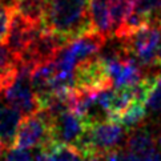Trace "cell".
<instances>
[{
	"instance_id": "484cf974",
	"label": "cell",
	"mask_w": 161,
	"mask_h": 161,
	"mask_svg": "<svg viewBox=\"0 0 161 161\" xmlns=\"http://www.w3.org/2000/svg\"><path fill=\"white\" fill-rule=\"evenodd\" d=\"M158 142H160V147H161V136H160V141Z\"/></svg>"
},
{
	"instance_id": "ffe728a7",
	"label": "cell",
	"mask_w": 161,
	"mask_h": 161,
	"mask_svg": "<svg viewBox=\"0 0 161 161\" xmlns=\"http://www.w3.org/2000/svg\"><path fill=\"white\" fill-rule=\"evenodd\" d=\"M108 161H140V160L130 152H124L121 149H117V151H114L108 156Z\"/></svg>"
},
{
	"instance_id": "603a6c76",
	"label": "cell",
	"mask_w": 161,
	"mask_h": 161,
	"mask_svg": "<svg viewBox=\"0 0 161 161\" xmlns=\"http://www.w3.org/2000/svg\"><path fill=\"white\" fill-rule=\"evenodd\" d=\"M161 30V28H160ZM156 65L161 68V40H160V47H158V51H157V57H156Z\"/></svg>"
},
{
	"instance_id": "4fadbf2b",
	"label": "cell",
	"mask_w": 161,
	"mask_h": 161,
	"mask_svg": "<svg viewBox=\"0 0 161 161\" xmlns=\"http://www.w3.org/2000/svg\"><path fill=\"white\" fill-rule=\"evenodd\" d=\"M133 12L141 16L147 25L161 28V0H136Z\"/></svg>"
},
{
	"instance_id": "ac0fdd59",
	"label": "cell",
	"mask_w": 161,
	"mask_h": 161,
	"mask_svg": "<svg viewBox=\"0 0 161 161\" xmlns=\"http://www.w3.org/2000/svg\"><path fill=\"white\" fill-rule=\"evenodd\" d=\"M12 14L14 11L8 9L0 3V44L7 40L11 20H12Z\"/></svg>"
},
{
	"instance_id": "8fae6325",
	"label": "cell",
	"mask_w": 161,
	"mask_h": 161,
	"mask_svg": "<svg viewBox=\"0 0 161 161\" xmlns=\"http://www.w3.org/2000/svg\"><path fill=\"white\" fill-rule=\"evenodd\" d=\"M19 71V59L5 45L0 44V92L14 84Z\"/></svg>"
},
{
	"instance_id": "5b68a950",
	"label": "cell",
	"mask_w": 161,
	"mask_h": 161,
	"mask_svg": "<svg viewBox=\"0 0 161 161\" xmlns=\"http://www.w3.org/2000/svg\"><path fill=\"white\" fill-rule=\"evenodd\" d=\"M31 75L32 71L30 68L19 64L18 76L14 84L4 91V99L11 107L23 114V117L31 116L40 112V105L37 97L31 85Z\"/></svg>"
},
{
	"instance_id": "d6986e66",
	"label": "cell",
	"mask_w": 161,
	"mask_h": 161,
	"mask_svg": "<svg viewBox=\"0 0 161 161\" xmlns=\"http://www.w3.org/2000/svg\"><path fill=\"white\" fill-rule=\"evenodd\" d=\"M4 161H32L31 153L27 152L25 149H9V151L5 153Z\"/></svg>"
},
{
	"instance_id": "2e32d148",
	"label": "cell",
	"mask_w": 161,
	"mask_h": 161,
	"mask_svg": "<svg viewBox=\"0 0 161 161\" xmlns=\"http://www.w3.org/2000/svg\"><path fill=\"white\" fill-rule=\"evenodd\" d=\"M147 104L144 101H140V100H136L133 104L129 107V109L126 111L121 117L117 120V124L123 125L124 128L129 129H133L135 126L140 125L144 120H145V116H147Z\"/></svg>"
},
{
	"instance_id": "30bf717a",
	"label": "cell",
	"mask_w": 161,
	"mask_h": 161,
	"mask_svg": "<svg viewBox=\"0 0 161 161\" xmlns=\"http://www.w3.org/2000/svg\"><path fill=\"white\" fill-rule=\"evenodd\" d=\"M89 18L92 28L108 39L113 35L111 20V0H89Z\"/></svg>"
},
{
	"instance_id": "d4e9b609",
	"label": "cell",
	"mask_w": 161,
	"mask_h": 161,
	"mask_svg": "<svg viewBox=\"0 0 161 161\" xmlns=\"http://www.w3.org/2000/svg\"><path fill=\"white\" fill-rule=\"evenodd\" d=\"M2 99H3V92H0V101H2Z\"/></svg>"
},
{
	"instance_id": "e0dca14e",
	"label": "cell",
	"mask_w": 161,
	"mask_h": 161,
	"mask_svg": "<svg viewBox=\"0 0 161 161\" xmlns=\"http://www.w3.org/2000/svg\"><path fill=\"white\" fill-rule=\"evenodd\" d=\"M147 105L153 112H161V72L154 75L153 85L148 96Z\"/></svg>"
},
{
	"instance_id": "7402d4cb",
	"label": "cell",
	"mask_w": 161,
	"mask_h": 161,
	"mask_svg": "<svg viewBox=\"0 0 161 161\" xmlns=\"http://www.w3.org/2000/svg\"><path fill=\"white\" fill-rule=\"evenodd\" d=\"M32 161H48L47 160V157H45V154L42 152V151H39L37 153H36V156L33 157V160Z\"/></svg>"
},
{
	"instance_id": "8992f818",
	"label": "cell",
	"mask_w": 161,
	"mask_h": 161,
	"mask_svg": "<svg viewBox=\"0 0 161 161\" xmlns=\"http://www.w3.org/2000/svg\"><path fill=\"white\" fill-rule=\"evenodd\" d=\"M51 141H53L51 119L45 111H40L23 119L16 136L15 147L25 151L35 147L42 149Z\"/></svg>"
},
{
	"instance_id": "ba28073f",
	"label": "cell",
	"mask_w": 161,
	"mask_h": 161,
	"mask_svg": "<svg viewBox=\"0 0 161 161\" xmlns=\"http://www.w3.org/2000/svg\"><path fill=\"white\" fill-rule=\"evenodd\" d=\"M43 30V24H36L25 18H23L18 12L12 14L8 36L5 40V47L19 59V56L27 49L40 31Z\"/></svg>"
},
{
	"instance_id": "44dd1931",
	"label": "cell",
	"mask_w": 161,
	"mask_h": 161,
	"mask_svg": "<svg viewBox=\"0 0 161 161\" xmlns=\"http://www.w3.org/2000/svg\"><path fill=\"white\" fill-rule=\"evenodd\" d=\"M0 3H2L4 7H7L8 9L11 11H15L16 7H18V3L19 0H0Z\"/></svg>"
},
{
	"instance_id": "5bb4252c",
	"label": "cell",
	"mask_w": 161,
	"mask_h": 161,
	"mask_svg": "<svg viewBox=\"0 0 161 161\" xmlns=\"http://www.w3.org/2000/svg\"><path fill=\"white\" fill-rule=\"evenodd\" d=\"M48 0H19L16 12L36 24H43Z\"/></svg>"
},
{
	"instance_id": "3957f363",
	"label": "cell",
	"mask_w": 161,
	"mask_h": 161,
	"mask_svg": "<svg viewBox=\"0 0 161 161\" xmlns=\"http://www.w3.org/2000/svg\"><path fill=\"white\" fill-rule=\"evenodd\" d=\"M68 44L67 40L43 27L39 35L32 40L27 49L19 56V64L24 65L33 72L37 67L55 61L59 52Z\"/></svg>"
},
{
	"instance_id": "277c9868",
	"label": "cell",
	"mask_w": 161,
	"mask_h": 161,
	"mask_svg": "<svg viewBox=\"0 0 161 161\" xmlns=\"http://www.w3.org/2000/svg\"><path fill=\"white\" fill-rule=\"evenodd\" d=\"M113 87L108 65L103 56H95L76 67L73 72V89L99 93Z\"/></svg>"
},
{
	"instance_id": "52a82bcc",
	"label": "cell",
	"mask_w": 161,
	"mask_h": 161,
	"mask_svg": "<svg viewBox=\"0 0 161 161\" xmlns=\"http://www.w3.org/2000/svg\"><path fill=\"white\" fill-rule=\"evenodd\" d=\"M49 119L53 141L76 147L87 130V125H85L84 120L79 114L72 112L71 109L61 111L57 114L49 116Z\"/></svg>"
},
{
	"instance_id": "cb8c5ba5",
	"label": "cell",
	"mask_w": 161,
	"mask_h": 161,
	"mask_svg": "<svg viewBox=\"0 0 161 161\" xmlns=\"http://www.w3.org/2000/svg\"><path fill=\"white\" fill-rule=\"evenodd\" d=\"M3 151H4V148H3L2 145H0V157H2V156H3Z\"/></svg>"
},
{
	"instance_id": "9a60e30c",
	"label": "cell",
	"mask_w": 161,
	"mask_h": 161,
	"mask_svg": "<svg viewBox=\"0 0 161 161\" xmlns=\"http://www.w3.org/2000/svg\"><path fill=\"white\" fill-rule=\"evenodd\" d=\"M136 0H111V20H112V31L114 36L121 30L125 20L133 11Z\"/></svg>"
},
{
	"instance_id": "6da1fadb",
	"label": "cell",
	"mask_w": 161,
	"mask_h": 161,
	"mask_svg": "<svg viewBox=\"0 0 161 161\" xmlns=\"http://www.w3.org/2000/svg\"><path fill=\"white\" fill-rule=\"evenodd\" d=\"M43 27L68 43L93 31L89 0H48Z\"/></svg>"
},
{
	"instance_id": "7c38bea8",
	"label": "cell",
	"mask_w": 161,
	"mask_h": 161,
	"mask_svg": "<svg viewBox=\"0 0 161 161\" xmlns=\"http://www.w3.org/2000/svg\"><path fill=\"white\" fill-rule=\"evenodd\" d=\"M48 161H85L81 152L69 144L51 141L40 149Z\"/></svg>"
},
{
	"instance_id": "7a4b0ae2",
	"label": "cell",
	"mask_w": 161,
	"mask_h": 161,
	"mask_svg": "<svg viewBox=\"0 0 161 161\" xmlns=\"http://www.w3.org/2000/svg\"><path fill=\"white\" fill-rule=\"evenodd\" d=\"M126 55L137 61L140 67L156 65L157 51L160 47V28L144 25L123 39H119Z\"/></svg>"
},
{
	"instance_id": "9c48e42d",
	"label": "cell",
	"mask_w": 161,
	"mask_h": 161,
	"mask_svg": "<svg viewBox=\"0 0 161 161\" xmlns=\"http://www.w3.org/2000/svg\"><path fill=\"white\" fill-rule=\"evenodd\" d=\"M23 114L14 107L0 105V145L4 149H12L18 136Z\"/></svg>"
},
{
	"instance_id": "4316f807",
	"label": "cell",
	"mask_w": 161,
	"mask_h": 161,
	"mask_svg": "<svg viewBox=\"0 0 161 161\" xmlns=\"http://www.w3.org/2000/svg\"><path fill=\"white\" fill-rule=\"evenodd\" d=\"M160 161H161V160H160Z\"/></svg>"
}]
</instances>
